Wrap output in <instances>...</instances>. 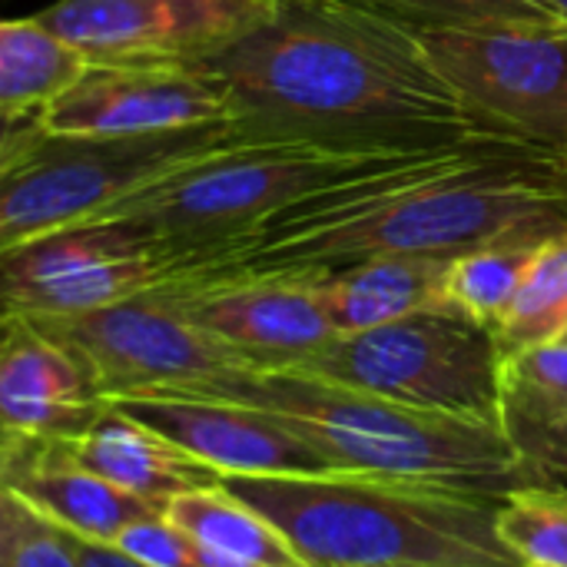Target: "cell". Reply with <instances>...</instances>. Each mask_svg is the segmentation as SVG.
Masks as SVG:
<instances>
[{"mask_svg": "<svg viewBox=\"0 0 567 567\" xmlns=\"http://www.w3.org/2000/svg\"><path fill=\"white\" fill-rule=\"evenodd\" d=\"M561 169H565V176H567V156H565V159H561Z\"/></svg>", "mask_w": 567, "mask_h": 567, "instance_id": "obj_31", "label": "cell"}, {"mask_svg": "<svg viewBox=\"0 0 567 567\" xmlns=\"http://www.w3.org/2000/svg\"><path fill=\"white\" fill-rule=\"evenodd\" d=\"M226 120L223 83L196 63L93 66L40 113L53 136H153Z\"/></svg>", "mask_w": 567, "mask_h": 567, "instance_id": "obj_13", "label": "cell"}, {"mask_svg": "<svg viewBox=\"0 0 567 567\" xmlns=\"http://www.w3.org/2000/svg\"><path fill=\"white\" fill-rule=\"evenodd\" d=\"M110 405L163 432L226 478L336 472L312 445L246 402L203 392H146L113 399Z\"/></svg>", "mask_w": 567, "mask_h": 567, "instance_id": "obj_14", "label": "cell"}, {"mask_svg": "<svg viewBox=\"0 0 567 567\" xmlns=\"http://www.w3.org/2000/svg\"><path fill=\"white\" fill-rule=\"evenodd\" d=\"M116 548L150 567H203L199 545L176 522H169V515H153L130 525L116 538Z\"/></svg>", "mask_w": 567, "mask_h": 567, "instance_id": "obj_27", "label": "cell"}, {"mask_svg": "<svg viewBox=\"0 0 567 567\" xmlns=\"http://www.w3.org/2000/svg\"><path fill=\"white\" fill-rule=\"evenodd\" d=\"M538 246L542 243H492L452 256L442 286L445 309L495 332L515 302Z\"/></svg>", "mask_w": 567, "mask_h": 567, "instance_id": "obj_22", "label": "cell"}, {"mask_svg": "<svg viewBox=\"0 0 567 567\" xmlns=\"http://www.w3.org/2000/svg\"><path fill=\"white\" fill-rule=\"evenodd\" d=\"M567 336V229L545 239L522 279V289L502 322L495 326V342L502 359L561 342Z\"/></svg>", "mask_w": 567, "mask_h": 567, "instance_id": "obj_21", "label": "cell"}, {"mask_svg": "<svg viewBox=\"0 0 567 567\" xmlns=\"http://www.w3.org/2000/svg\"><path fill=\"white\" fill-rule=\"evenodd\" d=\"M478 126L505 143L567 156V27L422 33Z\"/></svg>", "mask_w": 567, "mask_h": 567, "instance_id": "obj_8", "label": "cell"}, {"mask_svg": "<svg viewBox=\"0 0 567 567\" xmlns=\"http://www.w3.org/2000/svg\"><path fill=\"white\" fill-rule=\"evenodd\" d=\"M372 3L419 33L555 27V20L535 0H372Z\"/></svg>", "mask_w": 567, "mask_h": 567, "instance_id": "obj_25", "label": "cell"}, {"mask_svg": "<svg viewBox=\"0 0 567 567\" xmlns=\"http://www.w3.org/2000/svg\"><path fill=\"white\" fill-rule=\"evenodd\" d=\"M196 66L223 83L233 123L262 143L429 153L495 140L425 37L372 0H269L246 37Z\"/></svg>", "mask_w": 567, "mask_h": 567, "instance_id": "obj_1", "label": "cell"}, {"mask_svg": "<svg viewBox=\"0 0 567 567\" xmlns=\"http://www.w3.org/2000/svg\"><path fill=\"white\" fill-rule=\"evenodd\" d=\"M269 412L336 472L508 495L542 482L498 422L402 405L292 369H236L196 389Z\"/></svg>", "mask_w": 567, "mask_h": 567, "instance_id": "obj_3", "label": "cell"}, {"mask_svg": "<svg viewBox=\"0 0 567 567\" xmlns=\"http://www.w3.org/2000/svg\"><path fill=\"white\" fill-rule=\"evenodd\" d=\"M93 63L56 30L37 17H10L0 23V116L20 120L43 113Z\"/></svg>", "mask_w": 567, "mask_h": 567, "instance_id": "obj_20", "label": "cell"}, {"mask_svg": "<svg viewBox=\"0 0 567 567\" xmlns=\"http://www.w3.org/2000/svg\"><path fill=\"white\" fill-rule=\"evenodd\" d=\"M66 449L83 468L96 472L110 485L143 502L159 505L163 512L179 495L216 488L226 478L213 465L179 449L173 439L120 412L116 405H106V412L93 422V429L66 442Z\"/></svg>", "mask_w": 567, "mask_h": 567, "instance_id": "obj_17", "label": "cell"}, {"mask_svg": "<svg viewBox=\"0 0 567 567\" xmlns=\"http://www.w3.org/2000/svg\"><path fill=\"white\" fill-rule=\"evenodd\" d=\"M512 442L542 482L555 485L558 478H567V419L548 429L515 432Z\"/></svg>", "mask_w": 567, "mask_h": 567, "instance_id": "obj_28", "label": "cell"}, {"mask_svg": "<svg viewBox=\"0 0 567 567\" xmlns=\"http://www.w3.org/2000/svg\"><path fill=\"white\" fill-rule=\"evenodd\" d=\"M30 322L86 365L106 402L146 392H183L249 369L229 346L199 329L163 286L93 312Z\"/></svg>", "mask_w": 567, "mask_h": 567, "instance_id": "obj_9", "label": "cell"}, {"mask_svg": "<svg viewBox=\"0 0 567 567\" xmlns=\"http://www.w3.org/2000/svg\"><path fill=\"white\" fill-rule=\"evenodd\" d=\"M73 545H76V558L80 567H150L143 561H136L133 555H126L123 548L116 545H100V542H83L73 535Z\"/></svg>", "mask_w": 567, "mask_h": 567, "instance_id": "obj_29", "label": "cell"}, {"mask_svg": "<svg viewBox=\"0 0 567 567\" xmlns=\"http://www.w3.org/2000/svg\"><path fill=\"white\" fill-rule=\"evenodd\" d=\"M0 567H80L73 535L0 488Z\"/></svg>", "mask_w": 567, "mask_h": 567, "instance_id": "obj_26", "label": "cell"}, {"mask_svg": "<svg viewBox=\"0 0 567 567\" xmlns=\"http://www.w3.org/2000/svg\"><path fill=\"white\" fill-rule=\"evenodd\" d=\"M452 256H379L332 272H312L322 306L339 336L365 332L445 309L442 286Z\"/></svg>", "mask_w": 567, "mask_h": 567, "instance_id": "obj_18", "label": "cell"}, {"mask_svg": "<svg viewBox=\"0 0 567 567\" xmlns=\"http://www.w3.org/2000/svg\"><path fill=\"white\" fill-rule=\"evenodd\" d=\"M565 229L561 159L488 140L346 176L259 229L186 259L173 282L332 272L379 256H458L492 243H545Z\"/></svg>", "mask_w": 567, "mask_h": 567, "instance_id": "obj_2", "label": "cell"}, {"mask_svg": "<svg viewBox=\"0 0 567 567\" xmlns=\"http://www.w3.org/2000/svg\"><path fill=\"white\" fill-rule=\"evenodd\" d=\"M561 342H567V336H565V339H561Z\"/></svg>", "mask_w": 567, "mask_h": 567, "instance_id": "obj_32", "label": "cell"}, {"mask_svg": "<svg viewBox=\"0 0 567 567\" xmlns=\"http://www.w3.org/2000/svg\"><path fill=\"white\" fill-rule=\"evenodd\" d=\"M292 372L402 405L502 425V349L495 332L452 309H429L336 336L296 362Z\"/></svg>", "mask_w": 567, "mask_h": 567, "instance_id": "obj_7", "label": "cell"}, {"mask_svg": "<svg viewBox=\"0 0 567 567\" xmlns=\"http://www.w3.org/2000/svg\"><path fill=\"white\" fill-rule=\"evenodd\" d=\"M166 515L199 545L203 567H306L289 538L226 485L179 495Z\"/></svg>", "mask_w": 567, "mask_h": 567, "instance_id": "obj_19", "label": "cell"}, {"mask_svg": "<svg viewBox=\"0 0 567 567\" xmlns=\"http://www.w3.org/2000/svg\"><path fill=\"white\" fill-rule=\"evenodd\" d=\"M179 269L169 246L150 233L90 219L0 249L3 316H80L166 286Z\"/></svg>", "mask_w": 567, "mask_h": 567, "instance_id": "obj_10", "label": "cell"}, {"mask_svg": "<svg viewBox=\"0 0 567 567\" xmlns=\"http://www.w3.org/2000/svg\"><path fill=\"white\" fill-rule=\"evenodd\" d=\"M498 538L525 567H567V492L528 485L498 502Z\"/></svg>", "mask_w": 567, "mask_h": 567, "instance_id": "obj_24", "label": "cell"}, {"mask_svg": "<svg viewBox=\"0 0 567 567\" xmlns=\"http://www.w3.org/2000/svg\"><path fill=\"white\" fill-rule=\"evenodd\" d=\"M567 419V342L502 359V425L508 435Z\"/></svg>", "mask_w": 567, "mask_h": 567, "instance_id": "obj_23", "label": "cell"}, {"mask_svg": "<svg viewBox=\"0 0 567 567\" xmlns=\"http://www.w3.org/2000/svg\"><path fill=\"white\" fill-rule=\"evenodd\" d=\"M399 156L412 153H349L312 143H262L243 136L183 166L100 219L130 223L150 233L176 252L183 269L186 259L259 229L299 199Z\"/></svg>", "mask_w": 567, "mask_h": 567, "instance_id": "obj_6", "label": "cell"}, {"mask_svg": "<svg viewBox=\"0 0 567 567\" xmlns=\"http://www.w3.org/2000/svg\"><path fill=\"white\" fill-rule=\"evenodd\" d=\"M0 485L63 532L100 545H116L130 525L166 515L159 505L143 502L83 468L70 455L66 442L0 439Z\"/></svg>", "mask_w": 567, "mask_h": 567, "instance_id": "obj_16", "label": "cell"}, {"mask_svg": "<svg viewBox=\"0 0 567 567\" xmlns=\"http://www.w3.org/2000/svg\"><path fill=\"white\" fill-rule=\"evenodd\" d=\"M163 289L249 369H292L339 336L312 272L179 279Z\"/></svg>", "mask_w": 567, "mask_h": 567, "instance_id": "obj_12", "label": "cell"}, {"mask_svg": "<svg viewBox=\"0 0 567 567\" xmlns=\"http://www.w3.org/2000/svg\"><path fill=\"white\" fill-rule=\"evenodd\" d=\"M86 365L37 322L3 316L0 339V432L3 439L73 442L106 412Z\"/></svg>", "mask_w": 567, "mask_h": 567, "instance_id": "obj_15", "label": "cell"}, {"mask_svg": "<svg viewBox=\"0 0 567 567\" xmlns=\"http://www.w3.org/2000/svg\"><path fill=\"white\" fill-rule=\"evenodd\" d=\"M243 136L233 120L153 136H53L40 113L3 120L0 249L100 219Z\"/></svg>", "mask_w": 567, "mask_h": 567, "instance_id": "obj_5", "label": "cell"}, {"mask_svg": "<svg viewBox=\"0 0 567 567\" xmlns=\"http://www.w3.org/2000/svg\"><path fill=\"white\" fill-rule=\"evenodd\" d=\"M223 485L266 515L306 567H525L498 538V495L326 472L229 475Z\"/></svg>", "mask_w": 567, "mask_h": 567, "instance_id": "obj_4", "label": "cell"}, {"mask_svg": "<svg viewBox=\"0 0 567 567\" xmlns=\"http://www.w3.org/2000/svg\"><path fill=\"white\" fill-rule=\"evenodd\" d=\"M269 0H56L33 13L93 66L203 63L246 37Z\"/></svg>", "mask_w": 567, "mask_h": 567, "instance_id": "obj_11", "label": "cell"}, {"mask_svg": "<svg viewBox=\"0 0 567 567\" xmlns=\"http://www.w3.org/2000/svg\"><path fill=\"white\" fill-rule=\"evenodd\" d=\"M555 23H565L567 27V0H535Z\"/></svg>", "mask_w": 567, "mask_h": 567, "instance_id": "obj_30", "label": "cell"}]
</instances>
